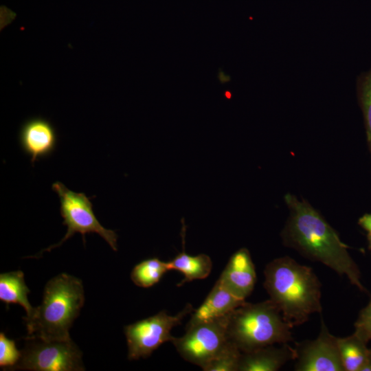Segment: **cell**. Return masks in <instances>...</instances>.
Instances as JSON below:
<instances>
[{"label": "cell", "instance_id": "1", "mask_svg": "<svg viewBox=\"0 0 371 371\" xmlns=\"http://www.w3.org/2000/svg\"><path fill=\"white\" fill-rule=\"evenodd\" d=\"M289 216L280 233L284 246L301 256L327 266L338 275L346 276L350 284L367 292L361 281V272L337 232L322 215L305 199L291 193L284 195Z\"/></svg>", "mask_w": 371, "mask_h": 371}, {"label": "cell", "instance_id": "2", "mask_svg": "<svg viewBox=\"0 0 371 371\" xmlns=\"http://www.w3.org/2000/svg\"><path fill=\"white\" fill-rule=\"evenodd\" d=\"M264 287L293 328L306 322L311 315L322 311L321 283L310 267L284 256L268 263Z\"/></svg>", "mask_w": 371, "mask_h": 371}, {"label": "cell", "instance_id": "3", "mask_svg": "<svg viewBox=\"0 0 371 371\" xmlns=\"http://www.w3.org/2000/svg\"><path fill=\"white\" fill-rule=\"evenodd\" d=\"M85 302L81 280L60 273L46 284L42 302L30 317H24L27 337L68 339L69 329Z\"/></svg>", "mask_w": 371, "mask_h": 371}, {"label": "cell", "instance_id": "4", "mask_svg": "<svg viewBox=\"0 0 371 371\" xmlns=\"http://www.w3.org/2000/svg\"><path fill=\"white\" fill-rule=\"evenodd\" d=\"M292 327L284 319L277 305L270 299L245 302L229 315V339L242 353L293 341Z\"/></svg>", "mask_w": 371, "mask_h": 371}, {"label": "cell", "instance_id": "5", "mask_svg": "<svg viewBox=\"0 0 371 371\" xmlns=\"http://www.w3.org/2000/svg\"><path fill=\"white\" fill-rule=\"evenodd\" d=\"M21 357L11 369L30 371L85 370L82 352L70 339L25 338Z\"/></svg>", "mask_w": 371, "mask_h": 371}, {"label": "cell", "instance_id": "6", "mask_svg": "<svg viewBox=\"0 0 371 371\" xmlns=\"http://www.w3.org/2000/svg\"><path fill=\"white\" fill-rule=\"evenodd\" d=\"M52 189L59 197L60 212L64 220L63 223L67 225V232L58 243L45 249L43 251H49L60 246L76 233L82 234L84 242L87 234L97 233L114 251L117 250L116 233L113 230L106 229L100 224L93 212V205L89 197L84 193L71 191L59 181L52 184Z\"/></svg>", "mask_w": 371, "mask_h": 371}, {"label": "cell", "instance_id": "7", "mask_svg": "<svg viewBox=\"0 0 371 371\" xmlns=\"http://www.w3.org/2000/svg\"><path fill=\"white\" fill-rule=\"evenodd\" d=\"M229 314L212 321L187 325L186 333L172 341L181 357L203 369L231 342L227 330Z\"/></svg>", "mask_w": 371, "mask_h": 371}, {"label": "cell", "instance_id": "8", "mask_svg": "<svg viewBox=\"0 0 371 371\" xmlns=\"http://www.w3.org/2000/svg\"><path fill=\"white\" fill-rule=\"evenodd\" d=\"M193 308L188 304L176 315L172 316L163 311L150 317L137 321L124 327L129 360L148 357L162 344L172 341L175 337L171 330L181 323L191 313Z\"/></svg>", "mask_w": 371, "mask_h": 371}, {"label": "cell", "instance_id": "9", "mask_svg": "<svg viewBox=\"0 0 371 371\" xmlns=\"http://www.w3.org/2000/svg\"><path fill=\"white\" fill-rule=\"evenodd\" d=\"M317 337L295 347L296 371H345L337 337L328 330L323 319Z\"/></svg>", "mask_w": 371, "mask_h": 371}, {"label": "cell", "instance_id": "10", "mask_svg": "<svg viewBox=\"0 0 371 371\" xmlns=\"http://www.w3.org/2000/svg\"><path fill=\"white\" fill-rule=\"evenodd\" d=\"M218 280L243 300H245L251 293L256 282V273L247 248H241L232 255Z\"/></svg>", "mask_w": 371, "mask_h": 371}, {"label": "cell", "instance_id": "11", "mask_svg": "<svg viewBox=\"0 0 371 371\" xmlns=\"http://www.w3.org/2000/svg\"><path fill=\"white\" fill-rule=\"evenodd\" d=\"M21 146L34 164L38 158L46 157L54 149L57 141L53 125L42 117H32L22 125L19 133Z\"/></svg>", "mask_w": 371, "mask_h": 371}, {"label": "cell", "instance_id": "12", "mask_svg": "<svg viewBox=\"0 0 371 371\" xmlns=\"http://www.w3.org/2000/svg\"><path fill=\"white\" fill-rule=\"evenodd\" d=\"M216 281L202 304L192 315L187 325L212 321L225 317L245 303Z\"/></svg>", "mask_w": 371, "mask_h": 371}, {"label": "cell", "instance_id": "13", "mask_svg": "<svg viewBox=\"0 0 371 371\" xmlns=\"http://www.w3.org/2000/svg\"><path fill=\"white\" fill-rule=\"evenodd\" d=\"M273 346L242 353L238 370L276 371L289 360L295 359V349L288 344H282L280 347Z\"/></svg>", "mask_w": 371, "mask_h": 371}, {"label": "cell", "instance_id": "14", "mask_svg": "<svg viewBox=\"0 0 371 371\" xmlns=\"http://www.w3.org/2000/svg\"><path fill=\"white\" fill-rule=\"evenodd\" d=\"M30 290L25 284L24 274L20 271L0 274V300L7 305L20 304L26 311V317H30L34 311L27 299Z\"/></svg>", "mask_w": 371, "mask_h": 371}, {"label": "cell", "instance_id": "15", "mask_svg": "<svg viewBox=\"0 0 371 371\" xmlns=\"http://www.w3.org/2000/svg\"><path fill=\"white\" fill-rule=\"evenodd\" d=\"M168 265L170 270H177L184 276V278L177 284L179 286L194 280L207 278L212 268V262L210 256L204 254L196 256L188 255L184 251V247L183 251L168 261Z\"/></svg>", "mask_w": 371, "mask_h": 371}, {"label": "cell", "instance_id": "16", "mask_svg": "<svg viewBox=\"0 0 371 371\" xmlns=\"http://www.w3.org/2000/svg\"><path fill=\"white\" fill-rule=\"evenodd\" d=\"M337 343L345 371H359L370 357L368 343L355 333L346 337H337Z\"/></svg>", "mask_w": 371, "mask_h": 371}, {"label": "cell", "instance_id": "17", "mask_svg": "<svg viewBox=\"0 0 371 371\" xmlns=\"http://www.w3.org/2000/svg\"><path fill=\"white\" fill-rule=\"evenodd\" d=\"M168 271H170L168 262L157 258H149L133 267L131 272V279L137 286L148 288L159 282Z\"/></svg>", "mask_w": 371, "mask_h": 371}, {"label": "cell", "instance_id": "18", "mask_svg": "<svg viewBox=\"0 0 371 371\" xmlns=\"http://www.w3.org/2000/svg\"><path fill=\"white\" fill-rule=\"evenodd\" d=\"M357 96L364 119L367 143L371 155V67L358 78Z\"/></svg>", "mask_w": 371, "mask_h": 371}, {"label": "cell", "instance_id": "19", "mask_svg": "<svg viewBox=\"0 0 371 371\" xmlns=\"http://www.w3.org/2000/svg\"><path fill=\"white\" fill-rule=\"evenodd\" d=\"M242 352L231 341L230 344L203 369L205 371H237Z\"/></svg>", "mask_w": 371, "mask_h": 371}, {"label": "cell", "instance_id": "20", "mask_svg": "<svg viewBox=\"0 0 371 371\" xmlns=\"http://www.w3.org/2000/svg\"><path fill=\"white\" fill-rule=\"evenodd\" d=\"M21 351L16 348L15 341L0 333V366L4 370H11L21 357Z\"/></svg>", "mask_w": 371, "mask_h": 371}, {"label": "cell", "instance_id": "21", "mask_svg": "<svg viewBox=\"0 0 371 371\" xmlns=\"http://www.w3.org/2000/svg\"><path fill=\"white\" fill-rule=\"evenodd\" d=\"M355 333L365 342L371 341V316L363 319H357L355 323Z\"/></svg>", "mask_w": 371, "mask_h": 371}, {"label": "cell", "instance_id": "22", "mask_svg": "<svg viewBox=\"0 0 371 371\" xmlns=\"http://www.w3.org/2000/svg\"><path fill=\"white\" fill-rule=\"evenodd\" d=\"M359 225L367 232L368 247L371 249V213H367L358 220Z\"/></svg>", "mask_w": 371, "mask_h": 371}, {"label": "cell", "instance_id": "23", "mask_svg": "<svg viewBox=\"0 0 371 371\" xmlns=\"http://www.w3.org/2000/svg\"><path fill=\"white\" fill-rule=\"evenodd\" d=\"M369 316H371V300L367 306L361 310L357 319H363Z\"/></svg>", "mask_w": 371, "mask_h": 371}, {"label": "cell", "instance_id": "24", "mask_svg": "<svg viewBox=\"0 0 371 371\" xmlns=\"http://www.w3.org/2000/svg\"><path fill=\"white\" fill-rule=\"evenodd\" d=\"M359 371H371V358L369 359L362 365Z\"/></svg>", "mask_w": 371, "mask_h": 371}, {"label": "cell", "instance_id": "25", "mask_svg": "<svg viewBox=\"0 0 371 371\" xmlns=\"http://www.w3.org/2000/svg\"><path fill=\"white\" fill-rule=\"evenodd\" d=\"M370 357L371 358V348H370Z\"/></svg>", "mask_w": 371, "mask_h": 371}]
</instances>
